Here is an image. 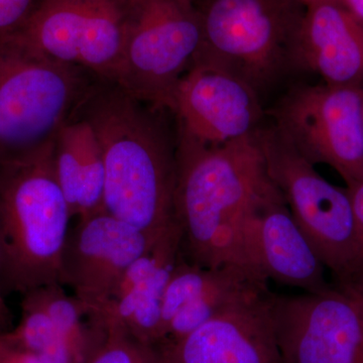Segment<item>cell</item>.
<instances>
[{"mask_svg":"<svg viewBox=\"0 0 363 363\" xmlns=\"http://www.w3.org/2000/svg\"><path fill=\"white\" fill-rule=\"evenodd\" d=\"M167 111L99 80L75 116L89 123L101 147L104 211L152 238L175 222L177 133Z\"/></svg>","mask_w":363,"mask_h":363,"instance_id":"cell-1","label":"cell"},{"mask_svg":"<svg viewBox=\"0 0 363 363\" xmlns=\"http://www.w3.org/2000/svg\"><path fill=\"white\" fill-rule=\"evenodd\" d=\"M257 133L217 147L177 135L174 218L181 233L182 259L205 267H247L243 220L271 182Z\"/></svg>","mask_w":363,"mask_h":363,"instance_id":"cell-2","label":"cell"},{"mask_svg":"<svg viewBox=\"0 0 363 363\" xmlns=\"http://www.w3.org/2000/svg\"><path fill=\"white\" fill-rule=\"evenodd\" d=\"M72 217L54 169V143L0 164V285L4 296L61 284ZM62 285V284H61Z\"/></svg>","mask_w":363,"mask_h":363,"instance_id":"cell-3","label":"cell"},{"mask_svg":"<svg viewBox=\"0 0 363 363\" xmlns=\"http://www.w3.org/2000/svg\"><path fill=\"white\" fill-rule=\"evenodd\" d=\"M99 80L48 58L16 32L0 35V164L51 147Z\"/></svg>","mask_w":363,"mask_h":363,"instance_id":"cell-4","label":"cell"},{"mask_svg":"<svg viewBox=\"0 0 363 363\" xmlns=\"http://www.w3.org/2000/svg\"><path fill=\"white\" fill-rule=\"evenodd\" d=\"M194 61L230 71L257 90L295 61L305 7L298 0H204Z\"/></svg>","mask_w":363,"mask_h":363,"instance_id":"cell-5","label":"cell"},{"mask_svg":"<svg viewBox=\"0 0 363 363\" xmlns=\"http://www.w3.org/2000/svg\"><path fill=\"white\" fill-rule=\"evenodd\" d=\"M202 38L201 16L193 0H128L116 84L136 99L169 111Z\"/></svg>","mask_w":363,"mask_h":363,"instance_id":"cell-6","label":"cell"},{"mask_svg":"<svg viewBox=\"0 0 363 363\" xmlns=\"http://www.w3.org/2000/svg\"><path fill=\"white\" fill-rule=\"evenodd\" d=\"M267 175L296 223L336 283L355 245V217L347 188L332 185L278 128L257 131Z\"/></svg>","mask_w":363,"mask_h":363,"instance_id":"cell-7","label":"cell"},{"mask_svg":"<svg viewBox=\"0 0 363 363\" xmlns=\"http://www.w3.org/2000/svg\"><path fill=\"white\" fill-rule=\"evenodd\" d=\"M362 101V86H300L277 109V128L306 159L328 164L352 188L363 181Z\"/></svg>","mask_w":363,"mask_h":363,"instance_id":"cell-8","label":"cell"},{"mask_svg":"<svg viewBox=\"0 0 363 363\" xmlns=\"http://www.w3.org/2000/svg\"><path fill=\"white\" fill-rule=\"evenodd\" d=\"M128 0H40L14 30L48 58L116 82Z\"/></svg>","mask_w":363,"mask_h":363,"instance_id":"cell-9","label":"cell"},{"mask_svg":"<svg viewBox=\"0 0 363 363\" xmlns=\"http://www.w3.org/2000/svg\"><path fill=\"white\" fill-rule=\"evenodd\" d=\"M281 363H363V325L354 300L332 286L321 293L274 294Z\"/></svg>","mask_w":363,"mask_h":363,"instance_id":"cell-10","label":"cell"},{"mask_svg":"<svg viewBox=\"0 0 363 363\" xmlns=\"http://www.w3.org/2000/svg\"><path fill=\"white\" fill-rule=\"evenodd\" d=\"M169 112L177 135L217 147L257 133L262 111L257 90L209 62L194 61L177 85Z\"/></svg>","mask_w":363,"mask_h":363,"instance_id":"cell-11","label":"cell"},{"mask_svg":"<svg viewBox=\"0 0 363 363\" xmlns=\"http://www.w3.org/2000/svg\"><path fill=\"white\" fill-rule=\"evenodd\" d=\"M241 247L247 267L269 283L304 293H321L333 286L272 180L248 208L241 228Z\"/></svg>","mask_w":363,"mask_h":363,"instance_id":"cell-12","label":"cell"},{"mask_svg":"<svg viewBox=\"0 0 363 363\" xmlns=\"http://www.w3.org/2000/svg\"><path fill=\"white\" fill-rule=\"evenodd\" d=\"M157 238L104 210L79 217L69 230L62 255L61 284L97 311L108 301L128 267Z\"/></svg>","mask_w":363,"mask_h":363,"instance_id":"cell-13","label":"cell"},{"mask_svg":"<svg viewBox=\"0 0 363 363\" xmlns=\"http://www.w3.org/2000/svg\"><path fill=\"white\" fill-rule=\"evenodd\" d=\"M271 289L236 303L176 342L152 348L157 363H281Z\"/></svg>","mask_w":363,"mask_h":363,"instance_id":"cell-14","label":"cell"},{"mask_svg":"<svg viewBox=\"0 0 363 363\" xmlns=\"http://www.w3.org/2000/svg\"><path fill=\"white\" fill-rule=\"evenodd\" d=\"M180 259L181 233L174 222L128 267L108 301L94 312L107 328L119 327L154 347L161 333L162 298Z\"/></svg>","mask_w":363,"mask_h":363,"instance_id":"cell-15","label":"cell"},{"mask_svg":"<svg viewBox=\"0 0 363 363\" xmlns=\"http://www.w3.org/2000/svg\"><path fill=\"white\" fill-rule=\"evenodd\" d=\"M295 61L321 76L326 85L363 87V26L337 1L305 6Z\"/></svg>","mask_w":363,"mask_h":363,"instance_id":"cell-16","label":"cell"},{"mask_svg":"<svg viewBox=\"0 0 363 363\" xmlns=\"http://www.w3.org/2000/svg\"><path fill=\"white\" fill-rule=\"evenodd\" d=\"M269 289V281L241 264L205 267L184 262L176 277L180 310L152 348L176 342L231 306Z\"/></svg>","mask_w":363,"mask_h":363,"instance_id":"cell-17","label":"cell"},{"mask_svg":"<svg viewBox=\"0 0 363 363\" xmlns=\"http://www.w3.org/2000/svg\"><path fill=\"white\" fill-rule=\"evenodd\" d=\"M54 169L73 218L104 210V156L94 130L84 119L74 117L56 135Z\"/></svg>","mask_w":363,"mask_h":363,"instance_id":"cell-18","label":"cell"},{"mask_svg":"<svg viewBox=\"0 0 363 363\" xmlns=\"http://www.w3.org/2000/svg\"><path fill=\"white\" fill-rule=\"evenodd\" d=\"M42 308L65 339L77 363H86L106 341L108 330L92 308L69 295L61 284H51L25 294Z\"/></svg>","mask_w":363,"mask_h":363,"instance_id":"cell-19","label":"cell"},{"mask_svg":"<svg viewBox=\"0 0 363 363\" xmlns=\"http://www.w3.org/2000/svg\"><path fill=\"white\" fill-rule=\"evenodd\" d=\"M21 308L20 321L4 333L7 340L45 363H77L65 339L42 308L26 297Z\"/></svg>","mask_w":363,"mask_h":363,"instance_id":"cell-20","label":"cell"},{"mask_svg":"<svg viewBox=\"0 0 363 363\" xmlns=\"http://www.w3.org/2000/svg\"><path fill=\"white\" fill-rule=\"evenodd\" d=\"M102 347L86 363H157L156 352L119 327L107 328Z\"/></svg>","mask_w":363,"mask_h":363,"instance_id":"cell-21","label":"cell"},{"mask_svg":"<svg viewBox=\"0 0 363 363\" xmlns=\"http://www.w3.org/2000/svg\"><path fill=\"white\" fill-rule=\"evenodd\" d=\"M355 217V245L343 276L333 284L348 296H363V181L348 189Z\"/></svg>","mask_w":363,"mask_h":363,"instance_id":"cell-22","label":"cell"},{"mask_svg":"<svg viewBox=\"0 0 363 363\" xmlns=\"http://www.w3.org/2000/svg\"><path fill=\"white\" fill-rule=\"evenodd\" d=\"M38 2V0H0V35L20 28Z\"/></svg>","mask_w":363,"mask_h":363,"instance_id":"cell-23","label":"cell"},{"mask_svg":"<svg viewBox=\"0 0 363 363\" xmlns=\"http://www.w3.org/2000/svg\"><path fill=\"white\" fill-rule=\"evenodd\" d=\"M0 363H45L39 357L14 345L0 334Z\"/></svg>","mask_w":363,"mask_h":363,"instance_id":"cell-24","label":"cell"},{"mask_svg":"<svg viewBox=\"0 0 363 363\" xmlns=\"http://www.w3.org/2000/svg\"><path fill=\"white\" fill-rule=\"evenodd\" d=\"M13 315L6 302V296L0 285V334L6 333L13 328Z\"/></svg>","mask_w":363,"mask_h":363,"instance_id":"cell-25","label":"cell"},{"mask_svg":"<svg viewBox=\"0 0 363 363\" xmlns=\"http://www.w3.org/2000/svg\"><path fill=\"white\" fill-rule=\"evenodd\" d=\"M346 9L363 26V0H338Z\"/></svg>","mask_w":363,"mask_h":363,"instance_id":"cell-26","label":"cell"},{"mask_svg":"<svg viewBox=\"0 0 363 363\" xmlns=\"http://www.w3.org/2000/svg\"><path fill=\"white\" fill-rule=\"evenodd\" d=\"M354 300L357 305L358 313H359L360 319L363 325V296H350Z\"/></svg>","mask_w":363,"mask_h":363,"instance_id":"cell-27","label":"cell"},{"mask_svg":"<svg viewBox=\"0 0 363 363\" xmlns=\"http://www.w3.org/2000/svg\"><path fill=\"white\" fill-rule=\"evenodd\" d=\"M303 6H309V4H315V2L324 1V0H298ZM332 1H338V0H332Z\"/></svg>","mask_w":363,"mask_h":363,"instance_id":"cell-28","label":"cell"},{"mask_svg":"<svg viewBox=\"0 0 363 363\" xmlns=\"http://www.w3.org/2000/svg\"><path fill=\"white\" fill-rule=\"evenodd\" d=\"M362 113H363V101H362Z\"/></svg>","mask_w":363,"mask_h":363,"instance_id":"cell-29","label":"cell"}]
</instances>
